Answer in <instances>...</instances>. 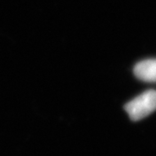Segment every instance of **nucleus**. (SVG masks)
<instances>
[{
	"label": "nucleus",
	"mask_w": 156,
	"mask_h": 156,
	"mask_svg": "<svg viewBox=\"0 0 156 156\" xmlns=\"http://www.w3.org/2000/svg\"><path fill=\"white\" fill-rule=\"evenodd\" d=\"M125 110L133 121H140L156 110V90H147L125 105Z\"/></svg>",
	"instance_id": "1"
},
{
	"label": "nucleus",
	"mask_w": 156,
	"mask_h": 156,
	"mask_svg": "<svg viewBox=\"0 0 156 156\" xmlns=\"http://www.w3.org/2000/svg\"><path fill=\"white\" fill-rule=\"evenodd\" d=\"M135 76L148 83H156V59H147L138 62L134 69Z\"/></svg>",
	"instance_id": "2"
}]
</instances>
